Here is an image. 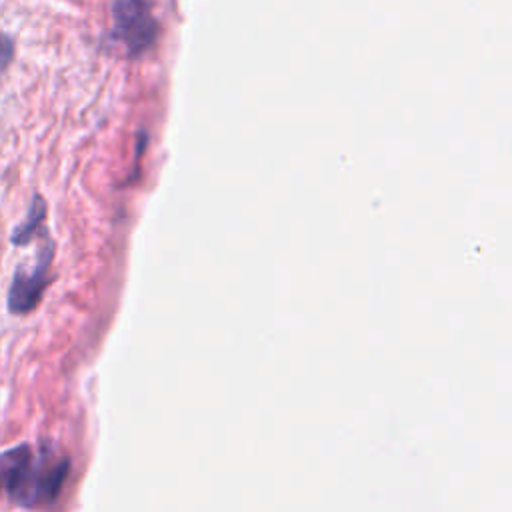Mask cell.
<instances>
[{
  "instance_id": "6da1fadb",
  "label": "cell",
  "mask_w": 512,
  "mask_h": 512,
  "mask_svg": "<svg viewBox=\"0 0 512 512\" xmlns=\"http://www.w3.org/2000/svg\"><path fill=\"white\" fill-rule=\"evenodd\" d=\"M70 472V462L50 448L18 444L0 454V496L36 508L56 500Z\"/></svg>"
},
{
  "instance_id": "7a4b0ae2",
  "label": "cell",
  "mask_w": 512,
  "mask_h": 512,
  "mask_svg": "<svg viewBox=\"0 0 512 512\" xmlns=\"http://www.w3.org/2000/svg\"><path fill=\"white\" fill-rule=\"evenodd\" d=\"M112 38L122 42L130 56L146 52L158 36V22L146 0L112 2Z\"/></svg>"
},
{
  "instance_id": "3957f363",
  "label": "cell",
  "mask_w": 512,
  "mask_h": 512,
  "mask_svg": "<svg viewBox=\"0 0 512 512\" xmlns=\"http://www.w3.org/2000/svg\"><path fill=\"white\" fill-rule=\"evenodd\" d=\"M54 256V242L46 234L44 244L38 248L36 262L32 268H26L20 264L12 276L10 288H8V310L12 314H28L32 312L38 302L42 300V294L50 282V264Z\"/></svg>"
},
{
  "instance_id": "277c9868",
  "label": "cell",
  "mask_w": 512,
  "mask_h": 512,
  "mask_svg": "<svg viewBox=\"0 0 512 512\" xmlns=\"http://www.w3.org/2000/svg\"><path fill=\"white\" fill-rule=\"evenodd\" d=\"M44 218H46V202L40 194H34L24 220L14 228V232L10 236V242L14 246H26L28 242H32L34 236L44 232V228H42Z\"/></svg>"
},
{
  "instance_id": "5b68a950",
  "label": "cell",
  "mask_w": 512,
  "mask_h": 512,
  "mask_svg": "<svg viewBox=\"0 0 512 512\" xmlns=\"http://www.w3.org/2000/svg\"><path fill=\"white\" fill-rule=\"evenodd\" d=\"M14 58V40L0 30V76L6 72Z\"/></svg>"
}]
</instances>
